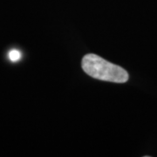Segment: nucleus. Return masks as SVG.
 <instances>
[{
	"label": "nucleus",
	"instance_id": "nucleus-1",
	"mask_svg": "<svg viewBox=\"0 0 157 157\" xmlns=\"http://www.w3.org/2000/svg\"><path fill=\"white\" fill-rule=\"evenodd\" d=\"M81 66L85 73L94 78L114 83H125L128 80V73L125 69L96 54L85 55Z\"/></svg>",
	"mask_w": 157,
	"mask_h": 157
},
{
	"label": "nucleus",
	"instance_id": "nucleus-2",
	"mask_svg": "<svg viewBox=\"0 0 157 157\" xmlns=\"http://www.w3.org/2000/svg\"><path fill=\"white\" fill-rule=\"evenodd\" d=\"M21 56H22V54H21L20 51L17 50V49H12L8 53V57L11 62L18 61L21 59Z\"/></svg>",
	"mask_w": 157,
	"mask_h": 157
}]
</instances>
